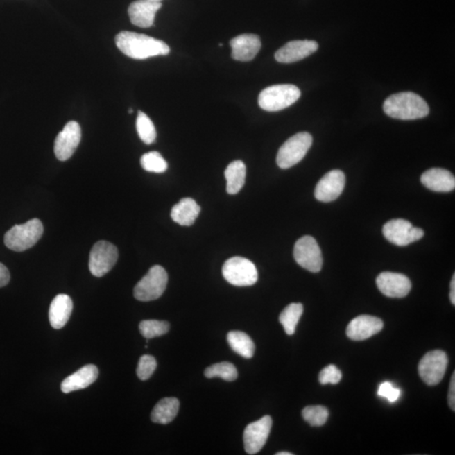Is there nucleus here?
<instances>
[{"label": "nucleus", "instance_id": "16", "mask_svg": "<svg viewBox=\"0 0 455 455\" xmlns=\"http://www.w3.org/2000/svg\"><path fill=\"white\" fill-rule=\"evenodd\" d=\"M319 45L315 41L299 40L289 42L275 53L277 62L282 64H292L304 60L309 55L316 53Z\"/></svg>", "mask_w": 455, "mask_h": 455}, {"label": "nucleus", "instance_id": "25", "mask_svg": "<svg viewBox=\"0 0 455 455\" xmlns=\"http://www.w3.org/2000/svg\"><path fill=\"white\" fill-rule=\"evenodd\" d=\"M225 175L227 182L226 190L230 195L237 194L246 182V167L241 160H235L226 168Z\"/></svg>", "mask_w": 455, "mask_h": 455}, {"label": "nucleus", "instance_id": "3", "mask_svg": "<svg viewBox=\"0 0 455 455\" xmlns=\"http://www.w3.org/2000/svg\"><path fill=\"white\" fill-rule=\"evenodd\" d=\"M42 234V222L37 218L31 219L23 225L11 228L5 235V244L14 252H24L36 245Z\"/></svg>", "mask_w": 455, "mask_h": 455}, {"label": "nucleus", "instance_id": "40", "mask_svg": "<svg viewBox=\"0 0 455 455\" xmlns=\"http://www.w3.org/2000/svg\"><path fill=\"white\" fill-rule=\"evenodd\" d=\"M148 1L162 2V0H148Z\"/></svg>", "mask_w": 455, "mask_h": 455}, {"label": "nucleus", "instance_id": "33", "mask_svg": "<svg viewBox=\"0 0 455 455\" xmlns=\"http://www.w3.org/2000/svg\"><path fill=\"white\" fill-rule=\"evenodd\" d=\"M157 368V362L154 357L151 355H144L141 357L138 368H137V375L141 380H147L154 374Z\"/></svg>", "mask_w": 455, "mask_h": 455}, {"label": "nucleus", "instance_id": "42", "mask_svg": "<svg viewBox=\"0 0 455 455\" xmlns=\"http://www.w3.org/2000/svg\"><path fill=\"white\" fill-rule=\"evenodd\" d=\"M219 46H223L222 43H219Z\"/></svg>", "mask_w": 455, "mask_h": 455}, {"label": "nucleus", "instance_id": "36", "mask_svg": "<svg viewBox=\"0 0 455 455\" xmlns=\"http://www.w3.org/2000/svg\"><path fill=\"white\" fill-rule=\"evenodd\" d=\"M10 280V274L6 266L0 264V288L5 287Z\"/></svg>", "mask_w": 455, "mask_h": 455}, {"label": "nucleus", "instance_id": "41", "mask_svg": "<svg viewBox=\"0 0 455 455\" xmlns=\"http://www.w3.org/2000/svg\"><path fill=\"white\" fill-rule=\"evenodd\" d=\"M128 112H129V114H132L133 112L132 108H129Z\"/></svg>", "mask_w": 455, "mask_h": 455}, {"label": "nucleus", "instance_id": "15", "mask_svg": "<svg viewBox=\"0 0 455 455\" xmlns=\"http://www.w3.org/2000/svg\"><path fill=\"white\" fill-rule=\"evenodd\" d=\"M379 291L390 298H404L410 293L411 282L401 273L384 272L376 280Z\"/></svg>", "mask_w": 455, "mask_h": 455}, {"label": "nucleus", "instance_id": "1", "mask_svg": "<svg viewBox=\"0 0 455 455\" xmlns=\"http://www.w3.org/2000/svg\"><path fill=\"white\" fill-rule=\"evenodd\" d=\"M115 42L121 53L133 60L166 56L171 52L170 46L166 42L132 31H121L117 35Z\"/></svg>", "mask_w": 455, "mask_h": 455}, {"label": "nucleus", "instance_id": "39", "mask_svg": "<svg viewBox=\"0 0 455 455\" xmlns=\"http://www.w3.org/2000/svg\"><path fill=\"white\" fill-rule=\"evenodd\" d=\"M277 455H293V454L290 452H280L277 453Z\"/></svg>", "mask_w": 455, "mask_h": 455}, {"label": "nucleus", "instance_id": "4", "mask_svg": "<svg viewBox=\"0 0 455 455\" xmlns=\"http://www.w3.org/2000/svg\"><path fill=\"white\" fill-rule=\"evenodd\" d=\"M300 96V89L295 85H272L260 93L258 104L266 112H278L295 103Z\"/></svg>", "mask_w": 455, "mask_h": 455}, {"label": "nucleus", "instance_id": "37", "mask_svg": "<svg viewBox=\"0 0 455 455\" xmlns=\"http://www.w3.org/2000/svg\"><path fill=\"white\" fill-rule=\"evenodd\" d=\"M449 404L451 409L455 411V372L451 378L449 392Z\"/></svg>", "mask_w": 455, "mask_h": 455}, {"label": "nucleus", "instance_id": "22", "mask_svg": "<svg viewBox=\"0 0 455 455\" xmlns=\"http://www.w3.org/2000/svg\"><path fill=\"white\" fill-rule=\"evenodd\" d=\"M73 311V301L67 294H58L51 303L49 321L54 329H60L68 323Z\"/></svg>", "mask_w": 455, "mask_h": 455}, {"label": "nucleus", "instance_id": "11", "mask_svg": "<svg viewBox=\"0 0 455 455\" xmlns=\"http://www.w3.org/2000/svg\"><path fill=\"white\" fill-rule=\"evenodd\" d=\"M448 366V357L445 352L434 350L427 352L420 361L418 372L427 386H436L442 381Z\"/></svg>", "mask_w": 455, "mask_h": 455}, {"label": "nucleus", "instance_id": "27", "mask_svg": "<svg viewBox=\"0 0 455 455\" xmlns=\"http://www.w3.org/2000/svg\"><path fill=\"white\" fill-rule=\"evenodd\" d=\"M303 312V305L300 303L290 304L282 311L280 321L288 335L292 336L294 334Z\"/></svg>", "mask_w": 455, "mask_h": 455}, {"label": "nucleus", "instance_id": "35", "mask_svg": "<svg viewBox=\"0 0 455 455\" xmlns=\"http://www.w3.org/2000/svg\"><path fill=\"white\" fill-rule=\"evenodd\" d=\"M377 394L380 397L386 398L390 402L394 403L398 401L401 390L395 388L390 382H384L380 384Z\"/></svg>", "mask_w": 455, "mask_h": 455}, {"label": "nucleus", "instance_id": "6", "mask_svg": "<svg viewBox=\"0 0 455 455\" xmlns=\"http://www.w3.org/2000/svg\"><path fill=\"white\" fill-rule=\"evenodd\" d=\"M168 274L162 266H152L146 275L135 286L133 294L142 302L155 300L162 296L166 289Z\"/></svg>", "mask_w": 455, "mask_h": 455}, {"label": "nucleus", "instance_id": "21", "mask_svg": "<svg viewBox=\"0 0 455 455\" xmlns=\"http://www.w3.org/2000/svg\"><path fill=\"white\" fill-rule=\"evenodd\" d=\"M98 375V368L93 364H88L67 377L61 384V390L69 394L70 392L85 389L96 381Z\"/></svg>", "mask_w": 455, "mask_h": 455}, {"label": "nucleus", "instance_id": "18", "mask_svg": "<svg viewBox=\"0 0 455 455\" xmlns=\"http://www.w3.org/2000/svg\"><path fill=\"white\" fill-rule=\"evenodd\" d=\"M383 327V321L379 318L359 316L349 323L347 328V336L351 340L363 341L378 334Z\"/></svg>", "mask_w": 455, "mask_h": 455}, {"label": "nucleus", "instance_id": "30", "mask_svg": "<svg viewBox=\"0 0 455 455\" xmlns=\"http://www.w3.org/2000/svg\"><path fill=\"white\" fill-rule=\"evenodd\" d=\"M144 170L153 173H164L168 169V164L159 152L151 151L144 154L140 159Z\"/></svg>", "mask_w": 455, "mask_h": 455}, {"label": "nucleus", "instance_id": "5", "mask_svg": "<svg viewBox=\"0 0 455 455\" xmlns=\"http://www.w3.org/2000/svg\"><path fill=\"white\" fill-rule=\"evenodd\" d=\"M313 143L309 132H299L282 145L277 155V164L281 169H289L304 158Z\"/></svg>", "mask_w": 455, "mask_h": 455}, {"label": "nucleus", "instance_id": "31", "mask_svg": "<svg viewBox=\"0 0 455 455\" xmlns=\"http://www.w3.org/2000/svg\"><path fill=\"white\" fill-rule=\"evenodd\" d=\"M169 329H170V324L167 321L147 320H143L139 324L141 334L146 339H152L166 334Z\"/></svg>", "mask_w": 455, "mask_h": 455}, {"label": "nucleus", "instance_id": "38", "mask_svg": "<svg viewBox=\"0 0 455 455\" xmlns=\"http://www.w3.org/2000/svg\"><path fill=\"white\" fill-rule=\"evenodd\" d=\"M450 301L453 305L455 304V275L453 276L450 284Z\"/></svg>", "mask_w": 455, "mask_h": 455}, {"label": "nucleus", "instance_id": "10", "mask_svg": "<svg viewBox=\"0 0 455 455\" xmlns=\"http://www.w3.org/2000/svg\"><path fill=\"white\" fill-rule=\"evenodd\" d=\"M384 237L392 244L406 246L424 237L421 228L414 227L405 219H392L383 227Z\"/></svg>", "mask_w": 455, "mask_h": 455}, {"label": "nucleus", "instance_id": "23", "mask_svg": "<svg viewBox=\"0 0 455 455\" xmlns=\"http://www.w3.org/2000/svg\"><path fill=\"white\" fill-rule=\"evenodd\" d=\"M200 211L201 207L195 200L189 198H183L172 207L171 218L180 225L191 226L198 217Z\"/></svg>", "mask_w": 455, "mask_h": 455}, {"label": "nucleus", "instance_id": "14", "mask_svg": "<svg viewBox=\"0 0 455 455\" xmlns=\"http://www.w3.org/2000/svg\"><path fill=\"white\" fill-rule=\"evenodd\" d=\"M345 183H346V178L343 171L339 170L329 171L318 182L315 197L320 202L334 201L343 194Z\"/></svg>", "mask_w": 455, "mask_h": 455}, {"label": "nucleus", "instance_id": "9", "mask_svg": "<svg viewBox=\"0 0 455 455\" xmlns=\"http://www.w3.org/2000/svg\"><path fill=\"white\" fill-rule=\"evenodd\" d=\"M293 257L298 264L311 273H319L323 265V253L317 241L305 235L295 243Z\"/></svg>", "mask_w": 455, "mask_h": 455}, {"label": "nucleus", "instance_id": "2", "mask_svg": "<svg viewBox=\"0 0 455 455\" xmlns=\"http://www.w3.org/2000/svg\"><path fill=\"white\" fill-rule=\"evenodd\" d=\"M383 108L392 119L406 121L423 119L430 111L427 102L413 92H401L388 97Z\"/></svg>", "mask_w": 455, "mask_h": 455}, {"label": "nucleus", "instance_id": "12", "mask_svg": "<svg viewBox=\"0 0 455 455\" xmlns=\"http://www.w3.org/2000/svg\"><path fill=\"white\" fill-rule=\"evenodd\" d=\"M81 140V128L76 121H69L58 133L54 142V153L60 162L71 158Z\"/></svg>", "mask_w": 455, "mask_h": 455}, {"label": "nucleus", "instance_id": "29", "mask_svg": "<svg viewBox=\"0 0 455 455\" xmlns=\"http://www.w3.org/2000/svg\"><path fill=\"white\" fill-rule=\"evenodd\" d=\"M207 378L219 377L226 381H234L238 377V372L234 364L228 362L215 363L204 371Z\"/></svg>", "mask_w": 455, "mask_h": 455}, {"label": "nucleus", "instance_id": "20", "mask_svg": "<svg viewBox=\"0 0 455 455\" xmlns=\"http://www.w3.org/2000/svg\"><path fill=\"white\" fill-rule=\"evenodd\" d=\"M422 185L431 191L449 192L454 190L455 178L450 171L441 168H431L421 176Z\"/></svg>", "mask_w": 455, "mask_h": 455}, {"label": "nucleus", "instance_id": "26", "mask_svg": "<svg viewBox=\"0 0 455 455\" xmlns=\"http://www.w3.org/2000/svg\"><path fill=\"white\" fill-rule=\"evenodd\" d=\"M227 341L232 350L245 359H252L255 354V343L245 332L233 331L227 336Z\"/></svg>", "mask_w": 455, "mask_h": 455}, {"label": "nucleus", "instance_id": "8", "mask_svg": "<svg viewBox=\"0 0 455 455\" xmlns=\"http://www.w3.org/2000/svg\"><path fill=\"white\" fill-rule=\"evenodd\" d=\"M119 259V250L108 241L96 243L89 254V268L92 275L101 277L113 268Z\"/></svg>", "mask_w": 455, "mask_h": 455}, {"label": "nucleus", "instance_id": "13", "mask_svg": "<svg viewBox=\"0 0 455 455\" xmlns=\"http://www.w3.org/2000/svg\"><path fill=\"white\" fill-rule=\"evenodd\" d=\"M272 425V418L270 415H265L258 421L250 423L246 427L243 440L247 454H256L260 452L268 441Z\"/></svg>", "mask_w": 455, "mask_h": 455}, {"label": "nucleus", "instance_id": "28", "mask_svg": "<svg viewBox=\"0 0 455 455\" xmlns=\"http://www.w3.org/2000/svg\"><path fill=\"white\" fill-rule=\"evenodd\" d=\"M137 132L141 140L145 144H152L155 142L156 139V130L154 123L151 120L146 114L139 111L138 117L136 121Z\"/></svg>", "mask_w": 455, "mask_h": 455}, {"label": "nucleus", "instance_id": "32", "mask_svg": "<svg viewBox=\"0 0 455 455\" xmlns=\"http://www.w3.org/2000/svg\"><path fill=\"white\" fill-rule=\"evenodd\" d=\"M302 415L309 425L313 427L323 426L329 418V411L323 406H311L305 407Z\"/></svg>", "mask_w": 455, "mask_h": 455}, {"label": "nucleus", "instance_id": "34", "mask_svg": "<svg viewBox=\"0 0 455 455\" xmlns=\"http://www.w3.org/2000/svg\"><path fill=\"white\" fill-rule=\"evenodd\" d=\"M343 375L341 372L333 364H329L320 372L319 381L321 384H336L341 381Z\"/></svg>", "mask_w": 455, "mask_h": 455}, {"label": "nucleus", "instance_id": "17", "mask_svg": "<svg viewBox=\"0 0 455 455\" xmlns=\"http://www.w3.org/2000/svg\"><path fill=\"white\" fill-rule=\"evenodd\" d=\"M162 7V2L137 0L128 7L129 19L132 24L141 28H148L154 25L155 15Z\"/></svg>", "mask_w": 455, "mask_h": 455}, {"label": "nucleus", "instance_id": "7", "mask_svg": "<svg viewBox=\"0 0 455 455\" xmlns=\"http://www.w3.org/2000/svg\"><path fill=\"white\" fill-rule=\"evenodd\" d=\"M222 273L228 282L238 287L254 285L258 280L256 266L244 257H234L227 260Z\"/></svg>", "mask_w": 455, "mask_h": 455}, {"label": "nucleus", "instance_id": "24", "mask_svg": "<svg viewBox=\"0 0 455 455\" xmlns=\"http://www.w3.org/2000/svg\"><path fill=\"white\" fill-rule=\"evenodd\" d=\"M180 402L175 397H166L156 404L152 411L151 420L153 422L159 424H168L175 418L178 414Z\"/></svg>", "mask_w": 455, "mask_h": 455}, {"label": "nucleus", "instance_id": "19", "mask_svg": "<svg viewBox=\"0 0 455 455\" xmlns=\"http://www.w3.org/2000/svg\"><path fill=\"white\" fill-rule=\"evenodd\" d=\"M233 60L249 62L254 60L261 48L260 37L254 34H243L230 41Z\"/></svg>", "mask_w": 455, "mask_h": 455}]
</instances>
